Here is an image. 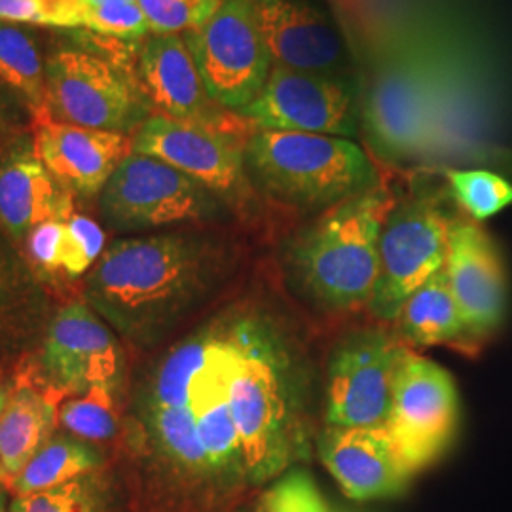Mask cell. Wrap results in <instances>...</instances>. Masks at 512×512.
I'll return each instance as SVG.
<instances>
[{"mask_svg":"<svg viewBox=\"0 0 512 512\" xmlns=\"http://www.w3.org/2000/svg\"><path fill=\"white\" fill-rule=\"evenodd\" d=\"M215 260L181 234L116 241L88 279V300L126 334L148 336L205 291Z\"/></svg>","mask_w":512,"mask_h":512,"instance_id":"obj_1","label":"cell"},{"mask_svg":"<svg viewBox=\"0 0 512 512\" xmlns=\"http://www.w3.org/2000/svg\"><path fill=\"white\" fill-rule=\"evenodd\" d=\"M294 382L291 348L274 323L255 317L230 382V408L249 484L272 480L304 446Z\"/></svg>","mask_w":512,"mask_h":512,"instance_id":"obj_2","label":"cell"},{"mask_svg":"<svg viewBox=\"0 0 512 512\" xmlns=\"http://www.w3.org/2000/svg\"><path fill=\"white\" fill-rule=\"evenodd\" d=\"M395 198L378 184L340 203L294 238L287 264L319 308L348 311L370 302L378 279V241Z\"/></svg>","mask_w":512,"mask_h":512,"instance_id":"obj_3","label":"cell"},{"mask_svg":"<svg viewBox=\"0 0 512 512\" xmlns=\"http://www.w3.org/2000/svg\"><path fill=\"white\" fill-rule=\"evenodd\" d=\"M253 319L205 330L171 349L152 385L154 406L190 410L213 475L226 482H249L230 408V382Z\"/></svg>","mask_w":512,"mask_h":512,"instance_id":"obj_4","label":"cell"},{"mask_svg":"<svg viewBox=\"0 0 512 512\" xmlns=\"http://www.w3.org/2000/svg\"><path fill=\"white\" fill-rule=\"evenodd\" d=\"M251 186L268 200L302 213H325L378 186V171L344 137L256 129L245 145Z\"/></svg>","mask_w":512,"mask_h":512,"instance_id":"obj_5","label":"cell"},{"mask_svg":"<svg viewBox=\"0 0 512 512\" xmlns=\"http://www.w3.org/2000/svg\"><path fill=\"white\" fill-rule=\"evenodd\" d=\"M454 40L448 31L423 29L399 38L374 61L359 92L361 128L385 160L425 158L429 107Z\"/></svg>","mask_w":512,"mask_h":512,"instance_id":"obj_6","label":"cell"},{"mask_svg":"<svg viewBox=\"0 0 512 512\" xmlns=\"http://www.w3.org/2000/svg\"><path fill=\"white\" fill-rule=\"evenodd\" d=\"M152 107L137 76L97 55L59 50L46 65V114L80 128L129 133Z\"/></svg>","mask_w":512,"mask_h":512,"instance_id":"obj_7","label":"cell"},{"mask_svg":"<svg viewBox=\"0 0 512 512\" xmlns=\"http://www.w3.org/2000/svg\"><path fill=\"white\" fill-rule=\"evenodd\" d=\"M183 38L205 90L222 109L239 114L262 92L274 61L258 27L255 0H222L213 18Z\"/></svg>","mask_w":512,"mask_h":512,"instance_id":"obj_8","label":"cell"},{"mask_svg":"<svg viewBox=\"0 0 512 512\" xmlns=\"http://www.w3.org/2000/svg\"><path fill=\"white\" fill-rule=\"evenodd\" d=\"M450 222L429 194L395 203L378 241V279L368 310L395 321L406 298L446 264Z\"/></svg>","mask_w":512,"mask_h":512,"instance_id":"obj_9","label":"cell"},{"mask_svg":"<svg viewBox=\"0 0 512 512\" xmlns=\"http://www.w3.org/2000/svg\"><path fill=\"white\" fill-rule=\"evenodd\" d=\"M459 395L452 374L406 348L385 429L416 475L439 459L456 437Z\"/></svg>","mask_w":512,"mask_h":512,"instance_id":"obj_10","label":"cell"},{"mask_svg":"<svg viewBox=\"0 0 512 512\" xmlns=\"http://www.w3.org/2000/svg\"><path fill=\"white\" fill-rule=\"evenodd\" d=\"M255 129L300 131L353 139L361 131L359 90L349 76L272 65L255 101L241 110Z\"/></svg>","mask_w":512,"mask_h":512,"instance_id":"obj_11","label":"cell"},{"mask_svg":"<svg viewBox=\"0 0 512 512\" xmlns=\"http://www.w3.org/2000/svg\"><path fill=\"white\" fill-rule=\"evenodd\" d=\"M101 209L116 228L141 230L215 217L219 202L183 171L131 152L105 184Z\"/></svg>","mask_w":512,"mask_h":512,"instance_id":"obj_12","label":"cell"},{"mask_svg":"<svg viewBox=\"0 0 512 512\" xmlns=\"http://www.w3.org/2000/svg\"><path fill=\"white\" fill-rule=\"evenodd\" d=\"M406 348L384 329L348 334L330 357L327 427H385Z\"/></svg>","mask_w":512,"mask_h":512,"instance_id":"obj_13","label":"cell"},{"mask_svg":"<svg viewBox=\"0 0 512 512\" xmlns=\"http://www.w3.org/2000/svg\"><path fill=\"white\" fill-rule=\"evenodd\" d=\"M247 141L232 131L152 112L133 137V152L162 160L226 200H247L253 188L245 169Z\"/></svg>","mask_w":512,"mask_h":512,"instance_id":"obj_14","label":"cell"},{"mask_svg":"<svg viewBox=\"0 0 512 512\" xmlns=\"http://www.w3.org/2000/svg\"><path fill=\"white\" fill-rule=\"evenodd\" d=\"M137 80L156 114L251 137L256 129L238 112L222 109L203 86L181 35H152L137 55Z\"/></svg>","mask_w":512,"mask_h":512,"instance_id":"obj_15","label":"cell"},{"mask_svg":"<svg viewBox=\"0 0 512 512\" xmlns=\"http://www.w3.org/2000/svg\"><path fill=\"white\" fill-rule=\"evenodd\" d=\"M444 270L469 338L494 334L509 310V279L497 243L476 220L450 222Z\"/></svg>","mask_w":512,"mask_h":512,"instance_id":"obj_16","label":"cell"},{"mask_svg":"<svg viewBox=\"0 0 512 512\" xmlns=\"http://www.w3.org/2000/svg\"><path fill=\"white\" fill-rule=\"evenodd\" d=\"M256 19L274 65L306 73L351 76L346 44L308 0H255Z\"/></svg>","mask_w":512,"mask_h":512,"instance_id":"obj_17","label":"cell"},{"mask_svg":"<svg viewBox=\"0 0 512 512\" xmlns=\"http://www.w3.org/2000/svg\"><path fill=\"white\" fill-rule=\"evenodd\" d=\"M319 454L342 492L355 501L403 494L414 475L385 427H327Z\"/></svg>","mask_w":512,"mask_h":512,"instance_id":"obj_18","label":"cell"},{"mask_svg":"<svg viewBox=\"0 0 512 512\" xmlns=\"http://www.w3.org/2000/svg\"><path fill=\"white\" fill-rule=\"evenodd\" d=\"M33 150L67 190L93 196L133 152V139L128 133L63 124L42 112L37 114Z\"/></svg>","mask_w":512,"mask_h":512,"instance_id":"obj_19","label":"cell"},{"mask_svg":"<svg viewBox=\"0 0 512 512\" xmlns=\"http://www.w3.org/2000/svg\"><path fill=\"white\" fill-rule=\"evenodd\" d=\"M50 384L67 393H86L95 385H112L120 372V353L110 330L82 302L55 317L44 346Z\"/></svg>","mask_w":512,"mask_h":512,"instance_id":"obj_20","label":"cell"},{"mask_svg":"<svg viewBox=\"0 0 512 512\" xmlns=\"http://www.w3.org/2000/svg\"><path fill=\"white\" fill-rule=\"evenodd\" d=\"M73 192L55 179L33 152H14L0 165V222L12 236L29 234L48 220L73 217Z\"/></svg>","mask_w":512,"mask_h":512,"instance_id":"obj_21","label":"cell"},{"mask_svg":"<svg viewBox=\"0 0 512 512\" xmlns=\"http://www.w3.org/2000/svg\"><path fill=\"white\" fill-rule=\"evenodd\" d=\"M63 395L52 384L38 387L33 382H21L10 395L0 414V461L10 478V488L23 467L50 440Z\"/></svg>","mask_w":512,"mask_h":512,"instance_id":"obj_22","label":"cell"},{"mask_svg":"<svg viewBox=\"0 0 512 512\" xmlns=\"http://www.w3.org/2000/svg\"><path fill=\"white\" fill-rule=\"evenodd\" d=\"M395 323L404 346L427 348L471 340L444 268L406 298Z\"/></svg>","mask_w":512,"mask_h":512,"instance_id":"obj_23","label":"cell"},{"mask_svg":"<svg viewBox=\"0 0 512 512\" xmlns=\"http://www.w3.org/2000/svg\"><path fill=\"white\" fill-rule=\"evenodd\" d=\"M97 463V454L88 446L65 437L50 439L14 478L10 492L23 497L52 490L90 473Z\"/></svg>","mask_w":512,"mask_h":512,"instance_id":"obj_24","label":"cell"},{"mask_svg":"<svg viewBox=\"0 0 512 512\" xmlns=\"http://www.w3.org/2000/svg\"><path fill=\"white\" fill-rule=\"evenodd\" d=\"M150 427L164 458L183 475L213 478V469L186 406H150Z\"/></svg>","mask_w":512,"mask_h":512,"instance_id":"obj_25","label":"cell"},{"mask_svg":"<svg viewBox=\"0 0 512 512\" xmlns=\"http://www.w3.org/2000/svg\"><path fill=\"white\" fill-rule=\"evenodd\" d=\"M0 78L29 101L35 114L46 110V71L37 44L6 21H0Z\"/></svg>","mask_w":512,"mask_h":512,"instance_id":"obj_26","label":"cell"},{"mask_svg":"<svg viewBox=\"0 0 512 512\" xmlns=\"http://www.w3.org/2000/svg\"><path fill=\"white\" fill-rule=\"evenodd\" d=\"M450 192L469 219L488 220L512 205V183L488 169H448Z\"/></svg>","mask_w":512,"mask_h":512,"instance_id":"obj_27","label":"cell"},{"mask_svg":"<svg viewBox=\"0 0 512 512\" xmlns=\"http://www.w3.org/2000/svg\"><path fill=\"white\" fill-rule=\"evenodd\" d=\"M59 421L82 439H110L118 427L110 385H95L84 397L63 404L59 408Z\"/></svg>","mask_w":512,"mask_h":512,"instance_id":"obj_28","label":"cell"},{"mask_svg":"<svg viewBox=\"0 0 512 512\" xmlns=\"http://www.w3.org/2000/svg\"><path fill=\"white\" fill-rule=\"evenodd\" d=\"M150 35H179L200 29L215 16L222 0H137Z\"/></svg>","mask_w":512,"mask_h":512,"instance_id":"obj_29","label":"cell"},{"mask_svg":"<svg viewBox=\"0 0 512 512\" xmlns=\"http://www.w3.org/2000/svg\"><path fill=\"white\" fill-rule=\"evenodd\" d=\"M99 494L90 478H76L69 484L18 497L12 512H99Z\"/></svg>","mask_w":512,"mask_h":512,"instance_id":"obj_30","label":"cell"},{"mask_svg":"<svg viewBox=\"0 0 512 512\" xmlns=\"http://www.w3.org/2000/svg\"><path fill=\"white\" fill-rule=\"evenodd\" d=\"M82 27L107 35L137 42L150 33L147 18L137 2H107L101 6H80Z\"/></svg>","mask_w":512,"mask_h":512,"instance_id":"obj_31","label":"cell"},{"mask_svg":"<svg viewBox=\"0 0 512 512\" xmlns=\"http://www.w3.org/2000/svg\"><path fill=\"white\" fill-rule=\"evenodd\" d=\"M0 21L78 29L82 8L76 0H0Z\"/></svg>","mask_w":512,"mask_h":512,"instance_id":"obj_32","label":"cell"},{"mask_svg":"<svg viewBox=\"0 0 512 512\" xmlns=\"http://www.w3.org/2000/svg\"><path fill=\"white\" fill-rule=\"evenodd\" d=\"M105 247V234L95 220L73 215L65 222L63 270L69 275H82L90 270Z\"/></svg>","mask_w":512,"mask_h":512,"instance_id":"obj_33","label":"cell"},{"mask_svg":"<svg viewBox=\"0 0 512 512\" xmlns=\"http://www.w3.org/2000/svg\"><path fill=\"white\" fill-rule=\"evenodd\" d=\"M323 505L311 478L304 473H293L281 478L260 497L258 512H315Z\"/></svg>","mask_w":512,"mask_h":512,"instance_id":"obj_34","label":"cell"},{"mask_svg":"<svg viewBox=\"0 0 512 512\" xmlns=\"http://www.w3.org/2000/svg\"><path fill=\"white\" fill-rule=\"evenodd\" d=\"M65 222L48 220L27 234V251L42 272L63 270Z\"/></svg>","mask_w":512,"mask_h":512,"instance_id":"obj_35","label":"cell"},{"mask_svg":"<svg viewBox=\"0 0 512 512\" xmlns=\"http://www.w3.org/2000/svg\"><path fill=\"white\" fill-rule=\"evenodd\" d=\"M494 164L507 173V179L512 183V150H494L490 152Z\"/></svg>","mask_w":512,"mask_h":512,"instance_id":"obj_36","label":"cell"},{"mask_svg":"<svg viewBox=\"0 0 512 512\" xmlns=\"http://www.w3.org/2000/svg\"><path fill=\"white\" fill-rule=\"evenodd\" d=\"M80 6H101L107 2H137V0H76Z\"/></svg>","mask_w":512,"mask_h":512,"instance_id":"obj_37","label":"cell"},{"mask_svg":"<svg viewBox=\"0 0 512 512\" xmlns=\"http://www.w3.org/2000/svg\"><path fill=\"white\" fill-rule=\"evenodd\" d=\"M0 488L10 490V478L6 475V469H4V465H2V461H0Z\"/></svg>","mask_w":512,"mask_h":512,"instance_id":"obj_38","label":"cell"},{"mask_svg":"<svg viewBox=\"0 0 512 512\" xmlns=\"http://www.w3.org/2000/svg\"><path fill=\"white\" fill-rule=\"evenodd\" d=\"M8 399H10V395H8L6 387L0 385V414L4 412V408H6V404H8Z\"/></svg>","mask_w":512,"mask_h":512,"instance_id":"obj_39","label":"cell"},{"mask_svg":"<svg viewBox=\"0 0 512 512\" xmlns=\"http://www.w3.org/2000/svg\"><path fill=\"white\" fill-rule=\"evenodd\" d=\"M0 512H6V488H0Z\"/></svg>","mask_w":512,"mask_h":512,"instance_id":"obj_40","label":"cell"},{"mask_svg":"<svg viewBox=\"0 0 512 512\" xmlns=\"http://www.w3.org/2000/svg\"><path fill=\"white\" fill-rule=\"evenodd\" d=\"M315 512H329L327 511V507H325V503H323V505H321V507H319V509H317V511Z\"/></svg>","mask_w":512,"mask_h":512,"instance_id":"obj_41","label":"cell"}]
</instances>
